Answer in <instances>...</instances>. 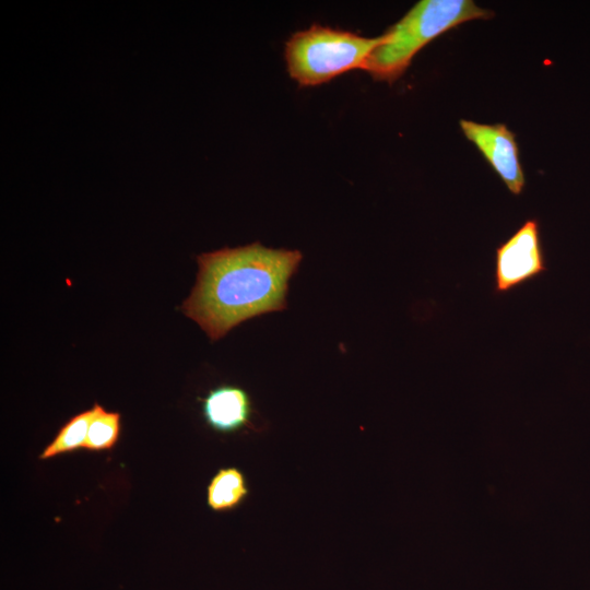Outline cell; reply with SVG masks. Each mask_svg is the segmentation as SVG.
I'll use <instances>...</instances> for the list:
<instances>
[{
  "label": "cell",
  "instance_id": "4",
  "mask_svg": "<svg viewBox=\"0 0 590 590\" xmlns=\"http://www.w3.org/2000/svg\"><path fill=\"white\" fill-rule=\"evenodd\" d=\"M546 270L539 222L529 219L495 250L494 293H508Z\"/></svg>",
  "mask_w": 590,
  "mask_h": 590
},
{
  "label": "cell",
  "instance_id": "6",
  "mask_svg": "<svg viewBox=\"0 0 590 590\" xmlns=\"http://www.w3.org/2000/svg\"><path fill=\"white\" fill-rule=\"evenodd\" d=\"M202 414L213 430L235 433L249 424L251 400L243 388L223 385L211 389L202 399Z\"/></svg>",
  "mask_w": 590,
  "mask_h": 590
},
{
  "label": "cell",
  "instance_id": "5",
  "mask_svg": "<svg viewBox=\"0 0 590 590\" xmlns=\"http://www.w3.org/2000/svg\"><path fill=\"white\" fill-rule=\"evenodd\" d=\"M460 127L465 138L479 149L508 190L519 196L526 180L514 132L503 123L487 125L465 119L460 120Z\"/></svg>",
  "mask_w": 590,
  "mask_h": 590
},
{
  "label": "cell",
  "instance_id": "9",
  "mask_svg": "<svg viewBox=\"0 0 590 590\" xmlns=\"http://www.w3.org/2000/svg\"><path fill=\"white\" fill-rule=\"evenodd\" d=\"M92 410L93 414L84 448L91 451L109 450L119 438L120 414L106 411L98 403H94Z\"/></svg>",
  "mask_w": 590,
  "mask_h": 590
},
{
  "label": "cell",
  "instance_id": "2",
  "mask_svg": "<svg viewBox=\"0 0 590 590\" xmlns=\"http://www.w3.org/2000/svg\"><path fill=\"white\" fill-rule=\"evenodd\" d=\"M492 12L470 0H423L385 34V40L367 57L362 70L377 81L398 80L413 57L440 34L468 21L489 19Z\"/></svg>",
  "mask_w": 590,
  "mask_h": 590
},
{
  "label": "cell",
  "instance_id": "8",
  "mask_svg": "<svg viewBox=\"0 0 590 590\" xmlns=\"http://www.w3.org/2000/svg\"><path fill=\"white\" fill-rule=\"evenodd\" d=\"M92 414L93 410L88 409L72 416L62 425L51 442L45 447L39 459L46 460L84 448Z\"/></svg>",
  "mask_w": 590,
  "mask_h": 590
},
{
  "label": "cell",
  "instance_id": "7",
  "mask_svg": "<svg viewBox=\"0 0 590 590\" xmlns=\"http://www.w3.org/2000/svg\"><path fill=\"white\" fill-rule=\"evenodd\" d=\"M248 494L244 473L235 467L222 468L208 485L206 503L213 511H229L243 504Z\"/></svg>",
  "mask_w": 590,
  "mask_h": 590
},
{
  "label": "cell",
  "instance_id": "1",
  "mask_svg": "<svg viewBox=\"0 0 590 590\" xmlns=\"http://www.w3.org/2000/svg\"><path fill=\"white\" fill-rule=\"evenodd\" d=\"M303 255L255 241L198 256L197 281L180 310L208 334L223 338L239 323L286 308L288 282Z\"/></svg>",
  "mask_w": 590,
  "mask_h": 590
},
{
  "label": "cell",
  "instance_id": "3",
  "mask_svg": "<svg viewBox=\"0 0 590 590\" xmlns=\"http://www.w3.org/2000/svg\"><path fill=\"white\" fill-rule=\"evenodd\" d=\"M385 40L314 24L294 33L285 43L284 57L290 76L300 86H315L354 69Z\"/></svg>",
  "mask_w": 590,
  "mask_h": 590
}]
</instances>
